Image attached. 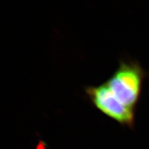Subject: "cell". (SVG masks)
I'll list each match as a JSON object with an SVG mask.
<instances>
[{"instance_id":"cell-2","label":"cell","mask_w":149,"mask_h":149,"mask_svg":"<svg viewBox=\"0 0 149 149\" xmlns=\"http://www.w3.org/2000/svg\"><path fill=\"white\" fill-rule=\"evenodd\" d=\"M85 91L92 103L101 113L121 125L133 126L134 109L121 103L106 83L96 86H88Z\"/></svg>"},{"instance_id":"cell-1","label":"cell","mask_w":149,"mask_h":149,"mask_svg":"<svg viewBox=\"0 0 149 149\" xmlns=\"http://www.w3.org/2000/svg\"><path fill=\"white\" fill-rule=\"evenodd\" d=\"M142 80V72L138 65L121 62L105 83L121 103L134 109L141 93Z\"/></svg>"}]
</instances>
